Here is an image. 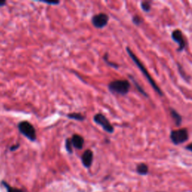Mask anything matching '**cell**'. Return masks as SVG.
<instances>
[{"mask_svg": "<svg viewBox=\"0 0 192 192\" xmlns=\"http://www.w3.org/2000/svg\"><path fill=\"white\" fill-rule=\"evenodd\" d=\"M130 83L126 80H117L109 84V90L112 92L119 95H126L130 90Z\"/></svg>", "mask_w": 192, "mask_h": 192, "instance_id": "2", "label": "cell"}, {"mask_svg": "<svg viewBox=\"0 0 192 192\" xmlns=\"http://www.w3.org/2000/svg\"><path fill=\"white\" fill-rule=\"evenodd\" d=\"M137 173L141 176L147 175L149 173V167L144 163H141L137 166Z\"/></svg>", "mask_w": 192, "mask_h": 192, "instance_id": "10", "label": "cell"}, {"mask_svg": "<svg viewBox=\"0 0 192 192\" xmlns=\"http://www.w3.org/2000/svg\"><path fill=\"white\" fill-rule=\"evenodd\" d=\"M131 80H133V82H134V83L135 86H136V87H137V90H138V91H139V92H140V93H141V94H143V96H144L145 97H148V95H147V94H146V92H145V91H144V90H143V89H142V88H141V87H140V85H139V84H138V83H137V82H136V81L134 80V78H133V77H131Z\"/></svg>", "mask_w": 192, "mask_h": 192, "instance_id": "15", "label": "cell"}, {"mask_svg": "<svg viewBox=\"0 0 192 192\" xmlns=\"http://www.w3.org/2000/svg\"><path fill=\"white\" fill-rule=\"evenodd\" d=\"M72 146H74L77 149H82L84 144V140L83 137L79 134H74L71 140Z\"/></svg>", "mask_w": 192, "mask_h": 192, "instance_id": "9", "label": "cell"}, {"mask_svg": "<svg viewBox=\"0 0 192 192\" xmlns=\"http://www.w3.org/2000/svg\"><path fill=\"white\" fill-rule=\"evenodd\" d=\"M65 146H66L67 151L70 153L72 152V143H71V140L67 139L66 143H65Z\"/></svg>", "mask_w": 192, "mask_h": 192, "instance_id": "16", "label": "cell"}, {"mask_svg": "<svg viewBox=\"0 0 192 192\" xmlns=\"http://www.w3.org/2000/svg\"><path fill=\"white\" fill-rule=\"evenodd\" d=\"M18 129L20 132L30 139V140L34 141L36 139V131L34 126L26 121L21 122L18 125Z\"/></svg>", "mask_w": 192, "mask_h": 192, "instance_id": "3", "label": "cell"}, {"mask_svg": "<svg viewBox=\"0 0 192 192\" xmlns=\"http://www.w3.org/2000/svg\"><path fill=\"white\" fill-rule=\"evenodd\" d=\"M93 159V153L90 149L85 151L82 156V163L86 167H90L92 165Z\"/></svg>", "mask_w": 192, "mask_h": 192, "instance_id": "8", "label": "cell"}, {"mask_svg": "<svg viewBox=\"0 0 192 192\" xmlns=\"http://www.w3.org/2000/svg\"><path fill=\"white\" fill-rule=\"evenodd\" d=\"M68 117L70 119L78 120V121H83L85 119V116H83L81 113H71L68 115Z\"/></svg>", "mask_w": 192, "mask_h": 192, "instance_id": "12", "label": "cell"}, {"mask_svg": "<svg viewBox=\"0 0 192 192\" xmlns=\"http://www.w3.org/2000/svg\"><path fill=\"white\" fill-rule=\"evenodd\" d=\"M185 149H188V150L191 151V152H192V143H190V144L188 145V146H186Z\"/></svg>", "mask_w": 192, "mask_h": 192, "instance_id": "18", "label": "cell"}, {"mask_svg": "<svg viewBox=\"0 0 192 192\" xmlns=\"http://www.w3.org/2000/svg\"><path fill=\"white\" fill-rule=\"evenodd\" d=\"M189 139V132L186 129L174 130L170 133V140L175 145L185 143Z\"/></svg>", "mask_w": 192, "mask_h": 192, "instance_id": "4", "label": "cell"}, {"mask_svg": "<svg viewBox=\"0 0 192 192\" xmlns=\"http://www.w3.org/2000/svg\"><path fill=\"white\" fill-rule=\"evenodd\" d=\"M141 8H142V9L144 11H146V12H149L151 9L150 3L147 1L143 2V3H141Z\"/></svg>", "mask_w": 192, "mask_h": 192, "instance_id": "14", "label": "cell"}, {"mask_svg": "<svg viewBox=\"0 0 192 192\" xmlns=\"http://www.w3.org/2000/svg\"><path fill=\"white\" fill-rule=\"evenodd\" d=\"M170 115H171L172 118L173 119V121L175 122L176 125L177 126H179L182 124V116H180L175 110L170 109Z\"/></svg>", "mask_w": 192, "mask_h": 192, "instance_id": "11", "label": "cell"}, {"mask_svg": "<svg viewBox=\"0 0 192 192\" xmlns=\"http://www.w3.org/2000/svg\"><path fill=\"white\" fill-rule=\"evenodd\" d=\"M5 5V1H0V7L3 6Z\"/></svg>", "mask_w": 192, "mask_h": 192, "instance_id": "21", "label": "cell"}, {"mask_svg": "<svg viewBox=\"0 0 192 192\" xmlns=\"http://www.w3.org/2000/svg\"><path fill=\"white\" fill-rule=\"evenodd\" d=\"M44 3L49 4V5H57V4H59V2H55V3H49V2H44Z\"/></svg>", "mask_w": 192, "mask_h": 192, "instance_id": "19", "label": "cell"}, {"mask_svg": "<svg viewBox=\"0 0 192 192\" xmlns=\"http://www.w3.org/2000/svg\"><path fill=\"white\" fill-rule=\"evenodd\" d=\"M109 17L106 14L100 13L98 14L95 15L92 19V25L96 28H103L107 24Z\"/></svg>", "mask_w": 192, "mask_h": 192, "instance_id": "6", "label": "cell"}, {"mask_svg": "<svg viewBox=\"0 0 192 192\" xmlns=\"http://www.w3.org/2000/svg\"><path fill=\"white\" fill-rule=\"evenodd\" d=\"M95 123H96L98 125H101V127L104 129L107 132L113 133V127L110 123L109 120L107 119L105 116H104L101 113H98L93 118Z\"/></svg>", "mask_w": 192, "mask_h": 192, "instance_id": "5", "label": "cell"}, {"mask_svg": "<svg viewBox=\"0 0 192 192\" xmlns=\"http://www.w3.org/2000/svg\"><path fill=\"white\" fill-rule=\"evenodd\" d=\"M3 185H5V187L6 188L7 192H25L24 191H23V190L21 189H16V188L11 187V186L8 185V184L5 183V182H3Z\"/></svg>", "mask_w": 192, "mask_h": 192, "instance_id": "13", "label": "cell"}, {"mask_svg": "<svg viewBox=\"0 0 192 192\" xmlns=\"http://www.w3.org/2000/svg\"><path fill=\"white\" fill-rule=\"evenodd\" d=\"M143 19L140 16H134L133 17V23L135 25H140L143 23Z\"/></svg>", "mask_w": 192, "mask_h": 192, "instance_id": "17", "label": "cell"}, {"mask_svg": "<svg viewBox=\"0 0 192 192\" xmlns=\"http://www.w3.org/2000/svg\"><path fill=\"white\" fill-rule=\"evenodd\" d=\"M19 146H20V145H19V144H17V146H14L11 147V150H12V151H14V149H16L17 148H18Z\"/></svg>", "mask_w": 192, "mask_h": 192, "instance_id": "20", "label": "cell"}, {"mask_svg": "<svg viewBox=\"0 0 192 192\" xmlns=\"http://www.w3.org/2000/svg\"><path fill=\"white\" fill-rule=\"evenodd\" d=\"M172 38L179 45V51H182V50L185 49L186 46L185 40L181 31L179 30H174L172 32Z\"/></svg>", "mask_w": 192, "mask_h": 192, "instance_id": "7", "label": "cell"}, {"mask_svg": "<svg viewBox=\"0 0 192 192\" xmlns=\"http://www.w3.org/2000/svg\"><path fill=\"white\" fill-rule=\"evenodd\" d=\"M126 50H127V53H129V57L131 58V59L133 60L134 63L136 65H137V66L138 67V69L140 70L141 71H142L143 74L144 75L145 77H146V78L147 79V80H148L149 83H150V85H151V86H152V88L154 89V90L156 91L157 93H158L159 96H163V92H162V90H161L160 88H159V87L157 86L156 83L155 82L154 80L152 78V77H151L150 74H149L148 73V71H147L146 69V68H145L144 65H143V63H141L140 60L138 58L136 57V55H135L134 53V52L131 49H130L129 47L126 48Z\"/></svg>", "mask_w": 192, "mask_h": 192, "instance_id": "1", "label": "cell"}]
</instances>
